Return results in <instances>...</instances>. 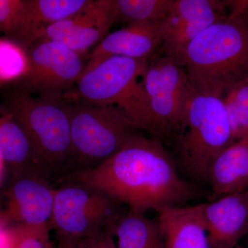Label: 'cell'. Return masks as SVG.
Segmentation results:
<instances>
[{
    "label": "cell",
    "mask_w": 248,
    "mask_h": 248,
    "mask_svg": "<svg viewBox=\"0 0 248 248\" xmlns=\"http://www.w3.org/2000/svg\"><path fill=\"white\" fill-rule=\"evenodd\" d=\"M68 179L102 191L130 211L143 215L184 206L202 195L197 186L182 178L164 143L140 132L102 164L75 171Z\"/></svg>",
    "instance_id": "cell-1"
},
{
    "label": "cell",
    "mask_w": 248,
    "mask_h": 248,
    "mask_svg": "<svg viewBox=\"0 0 248 248\" xmlns=\"http://www.w3.org/2000/svg\"><path fill=\"white\" fill-rule=\"evenodd\" d=\"M230 9L174 58L185 68L192 87L221 97L248 79V16Z\"/></svg>",
    "instance_id": "cell-2"
},
{
    "label": "cell",
    "mask_w": 248,
    "mask_h": 248,
    "mask_svg": "<svg viewBox=\"0 0 248 248\" xmlns=\"http://www.w3.org/2000/svg\"><path fill=\"white\" fill-rule=\"evenodd\" d=\"M233 141L221 96L192 87L172 142L179 169L191 181L208 184L210 166Z\"/></svg>",
    "instance_id": "cell-3"
},
{
    "label": "cell",
    "mask_w": 248,
    "mask_h": 248,
    "mask_svg": "<svg viewBox=\"0 0 248 248\" xmlns=\"http://www.w3.org/2000/svg\"><path fill=\"white\" fill-rule=\"evenodd\" d=\"M149 60L111 57L87 71L63 100L114 107L138 130L151 135L152 120L143 78Z\"/></svg>",
    "instance_id": "cell-4"
},
{
    "label": "cell",
    "mask_w": 248,
    "mask_h": 248,
    "mask_svg": "<svg viewBox=\"0 0 248 248\" xmlns=\"http://www.w3.org/2000/svg\"><path fill=\"white\" fill-rule=\"evenodd\" d=\"M2 104L27 135L44 176L48 178L71 162V126L63 100L34 97L15 89Z\"/></svg>",
    "instance_id": "cell-5"
},
{
    "label": "cell",
    "mask_w": 248,
    "mask_h": 248,
    "mask_svg": "<svg viewBox=\"0 0 248 248\" xmlns=\"http://www.w3.org/2000/svg\"><path fill=\"white\" fill-rule=\"evenodd\" d=\"M63 101L71 126V162L78 170L102 164L141 131L116 108Z\"/></svg>",
    "instance_id": "cell-6"
},
{
    "label": "cell",
    "mask_w": 248,
    "mask_h": 248,
    "mask_svg": "<svg viewBox=\"0 0 248 248\" xmlns=\"http://www.w3.org/2000/svg\"><path fill=\"white\" fill-rule=\"evenodd\" d=\"M121 204L91 186L67 179L55 189L50 227L58 241L78 244L81 240L109 233L113 235L124 215Z\"/></svg>",
    "instance_id": "cell-7"
},
{
    "label": "cell",
    "mask_w": 248,
    "mask_h": 248,
    "mask_svg": "<svg viewBox=\"0 0 248 248\" xmlns=\"http://www.w3.org/2000/svg\"><path fill=\"white\" fill-rule=\"evenodd\" d=\"M143 85L153 125L151 137L172 143L192 90L185 68L174 58L156 53L148 61Z\"/></svg>",
    "instance_id": "cell-8"
},
{
    "label": "cell",
    "mask_w": 248,
    "mask_h": 248,
    "mask_svg": "<svg viewBox=\"0 0 248 248\" xmlns=\"http://www.w3.org/2000/svg\"><path fill=\"white\" fill-rule=\"evenodd\" d=\"M29 68L16 81V89L50 100H63L81 78L82 55L51 42L41 41L27 50Z\"/></svg>",
    "instance_id": "cell-9"
},
{
    "label": "cell",
    "mask_w": 248,
    "mask_h": 248,
    "mask_svg": "<svg viewBox=\"0 0 248 248\" xmlns=\"http://www.w3.org/2000/svg\"><path fill=\"white\" fill-rule=\"evenodd\" d=\"M116 21L115 0L92 1L79 14L41 31L32 44L51 41L83 55L104 40Z\"/></svg>",
    "instance_id": "cell-10"
},
{
    "label": "cell",
    "mask_w": 248,
    "mask_h": 248,
    "mask_svg": "<svg viewBox=\"0 0 248 248\" xmlns=\"http://www.w3.org/2000/svg\"><path fill=\"white\" fill-rule=\"evenodd\" d=\"M227 1L174 0L163 20V41L158 53L177 58L194 39L228 14Z\"/></svg>",
    "instance_id": "cell-11"
},
{
    "label": "cell",
    "mask_w": 248,
    "mask_h": 248,
    "mask_svg": "<svg viewBox=\"0 0 248 248\" xmlns=\"http://www.w3.org/2000/svg\"><path fill=\"white\" fill-rule=\"evenodd\" d=\"M35 170L15 172L6 190L5 217L17 224L48 225L55 202V189Z\"/></svg>",
    "instance_id": "cell-12"
},
{
    "label": "cell",
    "mask_w": 248,
    "mask_h": 248,
    "mask_svg": "<svg viewBox=\"0 0 248 248\" xmlns=\"http://www.w3.org/2000/svg\"><path fill=\"white\" fill-rule=\"evenodd\" d=\"M163 41V21L128 24L108 33L89 55L84 71L111 57L150 60L159 51Z\"/></svg>",
    "instance_id": "cell-13"
},
{
    "label": "cell",
    "mask_w": 248,
    "mask_h": 248,
    "mask_svg": "<svg viewBox=\"0 0 248 248\" xmlns=\"http://www.w3.org/2000/svg\"><path fill=\"white\" fill-rule=\"evenodd\" d=\"M212 248H234L248 231V190L202 203Z\"/></svg>",
    "instance_id": "cell-14"
},
{
    "label": "cell",
    "mask_w": 248,
    "mask_h": 248,
    "mask_svg": "<svg viewBox=\"0 0 248 248\" xmlns=\"http://www.w3.org/2000/svg\"><path fill=\"white\" fill-rule=\"evenodd\" d=\"M93 0H24V9L14 35L9 39L26 50L46 28L73 17Z\"/></svg>",
    "instance_id": "cell-15"
},
{
    "label": "cell",
    "mask_w": 248,
    "mask_h": 248,
    "mask_svg": "<svg viewBox=\"0 0 248 248\" xmlns=\"http://www.w3.org/2000/svg\"><path fill=\"white\" fill-rule=\"evenodd\" d=\"M156 220L166 248H212L202 204L167 209Z\"/></svg>",
    "instance_id": "cell-16"
},
{
    "label": "cell",
    "mask_w": 248,
    "mask_h": 248,
    "mask_svg": "<svg viewBox=\"0 0 248 248\" xmlns=\"http://www.w3.org/2000/svg\"><path fill=\"white\" fill-rule=\"evenodd\" d=\"M208 184L212 200L248 190V137L217 155L210 166Z\"/></svg>",
    "instance_id": "cell-17"
},
{
    "label": "cell",
    "mask_w": 248,
    "mask_h": 248,
    "mask_svg": "<svg viewBox=\"0 0 248 248\" xmlns=\"http://www.w3.org/2000/svg\"><path fill=\"white\" fill-rule=\"evenodd\" d=\"M0 158L14 172L28 169L40 172L27 135L2 103H0Z\"/></svg>",
    "instance_id": "cell-18"
},
{
    "label": "cell",
    "mask_w": 248,
    "mask_h": 248,
    "mask_svg": "<svg viewBox=\"0 0 248 248\" xmlns=\"http://www.w3.org/2000/svg\"><path fill=\"white\" fill-rule=\"evenodd\" d=\"M117 248H166L157 220L128 210L116 226Z\"/></svg>",
    "instance_id": "cell-19"
},
{
    "label": "cell",
    "mask_w": 248,
    "mask_h": 248,
    "mask_svg": "<svg viewBox=\"0 0 248 248\" xmlns=\"http://www.w3.org/2000/svg\"><path fill=\"white\" fill-rule=\"evenodd\" d=\"M117 20L128 24L155 23L164 20L174 0H115Z\"/></svg>",
    "instance_id": "cell-20"
},
{
    "label": "cell",
    "mask_w": 248,
    "mask_h": 248,
    "mask_svg": "<svg viewBox=\"0 0 248 248\" xmlns=\"http://www.w3.org/2000/svg\"><path fill=\"white\" fill-rule=\"evenodd\" d=\"M231 125L233 141L248 137V79L238 83L222 96Z\"/></svg>",
    "instance_id": "cell-21"
},
{
    "label": "cell",
    "mask_w": 248,
    "mask_h": 248,
    "mask_svg": "<svg viewBox=\"0 0 248 248\" xmlns=\"http://www.w3.org/2000/svg\"><path fill=\"white\" fill-rule=\"evenodd\" d=\"M28 68L27 50L9 39L0 40V84L17 81Z\"/></svg>",
    "instance_id": "cell-22"
},
{
    "label": "cell",
    "mask_w": 248,
    "mask_h": 248,
    "mask_svg": "<svg viewBox=\"0 0 248 248\" xmlns=\"http://www.w3.org/2000/svg\"><path fill=\"white\" fill-rule=\"evenodd\" d=\"M48 225L17 224L7 229L11 248H56L49 235Z\"/></svg>",
    "instance_id": "cell-23"
},
{
    "label": "cell",
    "mask_w": 248,
    "mask_h": 248,
    "mask_svg": "<svg viewBox=\"0 0 248 248\" xmlns=\"http://www.w3.org/2000/svg\"><path fill=\"white\" fill-rule=\"evenodd\" d=\"M24 0H0V32L11 38L19 24Z\"/></svg>",
    "instance_id": "cell-24"
},
{
    "label": "cell",
    "mask_w": 248,
    "mask_h": 248,
    "mask_svg": "<svg viewBox=\"0 0 248 248\" xmlns=\"http://www.w3.org/2000/svg\"><path fill=\"white\" fill-rule=\"evenodd\" d=\"M76 248H117V246L113 240V235L104 233L81 240L77 244Z\"/></svg>",
    "instance_id": "cell-25"
},
{
    "label": "cell",
    "mask_w": 248,
    "mask_h": 248,
    "mask_svg": "<svg viewBox=\"0 0 248 248\" xmlns=\"http://www.w3.org/2000/svg\"><path fill=\"white\" fill-rule=\"evenodd\" d=\"M229 9L236 10L248 16V0L228 1Z\"/></svg>",
    "instance_id": "cell-26"
},
{
    "label": "cell",
    "mask_w": 248,
    "mask_h": 248,
    "mask_svg": "<svg viewBox=\"0 0 248 248\" xmlns=\"http://www.w3.org/2000/svg\"><path fill=\"white\" fill-rule=\"evenodd\" d=\"M8 244V231L0 223V248H4Z\"/></svg>",
    "instance_id": "cell-27"
},
{
    "label": "cell",
    "mask_w": 248,
    "mask_h": 248,
    "mask_svg": "<svg viewBox=\"0 0 248 248\" xmlns=\"http://www.w3.org/2000/svg\"><path fill=\"white\" fill-rule=\"evenodd\" d=\"M77 244L68 241H58L56 248H76Z\"/></svg>",
    "instance_id": "cell-28"
},
{
    "label": "cell",
    "mask_w": 248,
    "mask_h": 248,
    "mask_svg": "<svg viewBox=\"0 0 248 248\" xmlns=\"http://www.w3.org/2000/svg\"><path fill=\"white\" fill-rule=\"evenodd\" d=\"M4 162L3 160L0 158V179H1V174H2L3 167H4Z\"/></svg>",
    "instance_id": "cell-29"
},
{
    "label": "cell",
    "mask_w": 248,
    "mask_h": 248,
    "mask_svg": "<svg viewBox=\"0 0 248 248\" xmlns=\"http://www.w3.org/2000/svg\"><path fill=\"white\" fill-rule=\"evenodd\" d=\"M4 248H11L9 247V246H6V247H5Z\"/></svg>",
    "instance_id": "cell-30"
}]
</instances>
